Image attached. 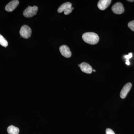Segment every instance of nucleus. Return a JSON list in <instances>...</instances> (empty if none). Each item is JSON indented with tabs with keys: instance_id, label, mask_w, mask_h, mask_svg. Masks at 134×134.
<instances>
[{
	"instance_id": "nucleus-1",
	"label": "nucleus",
	"mask_w": 134,
	"mask_h": 134,
	"mask_svg": "<svg viewBox=\"0 0 134 134\" xmlns=\"http://www.w3.org/2000/svg\"><path fill=\"white\" fill-rule=\"evenodd\" d=\"M82 38L85 43L90 44H96L99 41V37L98 34L93 32H87L84 33Z\"/></svg>"
},
{
	"instance_id": "nucleus-2",
	"label": "nucleus",
	"mask_w": 134,
	"mask_h": 134,
	"mask_svg": "<svg viewBox=\"0 0 134 134\" xmlns=\"http://www.w3.org/2000/svg\"><path fill=\"white\" fill-rule=\"evenodd\" d=\"M72 5L71 3L67 2L61 5L58 10L59 13L64 12L65 15L69 14L72 12Z\"/></svg>"
},
{
	"instance_id": "nucleus-3",
	"label": "nucleus",
	"mask_w": 134,
	"mask_h": 134,
	"mask_svg": "<svg viewBox=\"0 0 134 134\" xmlns=\"http://www.w3.org/2000/svg\"><path fill=\"white\" fill-rule=\"evenodd\" d=\"M38 10V8L36 6L33 7L29 6L23 12V15L26 18H30L35 15Z\"/></svg>"
},
{
	"instance_id": "nucleus-4",
	"label": "nucleus",
	"mask_w": 134,
	"mask_h": 134,
	"mask_svg": "<svg viewBox=\"0 0 134 134\" xmlns=\"http://www.w3.org/2000/svg\"><path fill=\"white\" fill-rule=\"evenodd\" d=\"M19 33L22 37L26 39L29 38L31 35V29L28 25H23L20 29Z\"/></svg>"
},
{
	"instance_id": "nucleus-5",
	"label": "nucleus",
	"mask_w": 134,
	"mask_h": 134,
	"mask_svg": "<svg viewBox=\"0 0 134 134\" xmlns=\"http://www.w3.org/2000/svg\"><path fill=\"white\" fill-rule=\"evenodd\" d=\"M112 10L114 14H121L124 12L125 9L121 3L117 2L112 7Z\"/></svg>"
},
{
	"instance_id": "nucleus-6",
	"label": "nucleus",
	"mask_w": 134,
	"mask_h": 134,
	"mask_svg": "<svg viewBox=\"0 0 134 134\" xmlns=\"http://www.w3.org/2000/svg\"><path fill=\"white\" fill-rule=\"evenodd\" d=\"M60 52L62 55L66 58H70L72 55V53L68 47L66 45L61 46L59 48Z\"/></svg>"
},
{
	"instance_id": "nucleus-7",
	"label": "nucleus",
	"mask_w": 134,
	"mask_h": 134,
	"mask_svg": "<svg viewBox=\"0 0 134 134\" xmlns=\"http://www.w3.org/2000/svg\"><path fill=\"white\" fill-rule=\"evenodd\" d=\"M19 4V1L18 0H14L11 1L6 5L5 9L8 12H12L16 8Z\"/></svg>"
},
{
	"instance_id": "nucleus-8",
	"label": "nucleus",
	"mask_w": 134,
	"mask_h": 134,
	"mask_svg": "<svg viewBox=\"0 0 134 134\" xmlns=\"http://www.w3.org/2000/svg\"><path fill=\"white\" fill-rule=\"evenodd\" d=\"M132 83L130 82L128 83L125 85L120 93V96L121 98L124 99L126 97L127 94L132 88Z\"/></svg>"
},
{
	"instance_id": "nucleus-9",
	"label": "nucleus",
	"mask_w": 134,
	"mask_h": 134,
	"mask_svg": "<svg viewBox=\"0 0 134 134\" xmlns=\"http://www.w3.org/2000/svg\"><path fill=\"white\" fill-rule=\"evenodd\" d=\"M111 2V0H100L98 3V7L100 10H104L108 7Z\"/></svg>"
},
{
	"instance_id": "nucleus-10",
	"label": "nucleus",
	"mask_w": 134,
	"mask_h": 134,
	"mask_svg": "<svg viewBox=\"0 0 134 134\" xmlns=\"http://www.w3.org/2000/svg\"><path fill=\"white\" fill-rule=\"evenodd\" d=\"M80 69L83 72L86 74H91L93 71L92 67L88 63L86 62H83L80 64Z\"/></svg>"
},
{
	"instance_id": "nucleus-11",
	"label": "nucleus",
	"mask_w": 134,
	"mask_h": 134,
	"mask_svg": "<svg viewBox=\"0 0 134 134\" xmlns=\"http://www.w3.org/2000/svg\"><path fill=\"white\" fill-rule=\"evenodd\" d=\"M7 132L9 134H19V130L14 126H10L8 127Z\"/></svg>"
},
{
	"instance_id": "nucleus-12",
	"label": "nucleus",
	"mask_w": 134,
	"mask_h": 134,
	"mask_svg": "<svg viewBox=\"0 0 134 134\" xmlns=\"http://www.w3.org/2000/svg\"><path fill=\"white\" fill-rule=\"evenodd\" d=\"M0 44L4 47H7L8 46V41L1 34H0Z\"/></svg>"
},
{
	"instance_id": "nucleus-13",
	"label": "nucleus",
	"mask_w": 134,
	"mask_h": 134,
	"mask_svg": "<svg viewBox=\"0 0 134 134\" xmlns=\"http://www.w3.org/2000/svg\"><path fill=\"white\" fill-rule=\"evenodd\" d=\"M128 26L133 31H134V20L130 22L128 24Z\"/></svg>"
},
{
	"instance_id": "nucleus-14",
	"label": "nucleus",
	"mask_w": 134,
	"mask_h": 134,
	"mask_svg": "<svg viewBox=\"0 0 134 134\" xmlns=\"http://www.w3.org/2000/svg\"><path fill=\"white\" fill-rule=\"evenodd\" d=\"M106 134H115V133L112 130L108 128L106 130Z\"/></svg>"
},
{
	"instance_id": "nucleus-15",
	"label": "nucleus",
	"mask_w": 134,
	"mask_h": 134,
	"mask_svg": "<svg viewBox=\"0 0 134 134\" xmlns=\"http://www.w3.org/2000/svg\"><path fill=\"white\" fill-rule=\"evenodd\" d=\"M132 57V53H130L128 55H125L124 56V58L126 59V60H129V59H130Z\"/></svg>"
},
{
	"instance_id": "nucleus-16",
	"label": "nucleus",
	"mask_w": 134,
	"mask_h": 134,
	"mask_svg": "<svg viewBox=\"0 0 134 134\" xmlns=\"http://www.w3.org/2000/svg\"><path fill=\"white\" fill-rule=\"evenodd\" d=\"M126 64L128 65H130V63L129 62V60H126Z\"/></svg>"
},
{
	"instance_id": "nucleus-17",
	"label": "nucleus",
	"mask_w": 134,
	"mask_h": 134,
	"mask_svg": "<svg viewBox=\"0 0 134 134\" xmlns=\"http://www.w3.org/2000/svg\"><path fill=\"white\" fill-rule=\"evenodd\" d=\"M128 1L130 2H133L134 1V0H132V1H130V0H129V1Z\"/></svg>"
},
{
	"instance_id": "nucleus-18",
	"label": "nucleus",
	"mask_w": 134,
	"mask_h": 134,
	"mask_svg": "<svg viewBox=\"0 0 134 134\" xmlns=\"http://www.w3.org/2000/svg\"><path fill=\"white\" fill-rule=\"evenodd\" d=\"M93 71L94 72H96V70H93Z\"/></svg>"
},
{
	"instance_id": "nucleus-19",
	"label": "nucleus",
	"mask_w": 134,
	"mask_h": 134,
	"mask_svg": "<svg viewBox=\"0 0 134 134\" xmlns=\"http://www.w3.org/2000/svg\"><path fill=\"white\" fill-rule=\"evenodd\" d=\"M78 66H79V67H80V64H79V65H78Z\"/></svg>"
}]
</instances>
